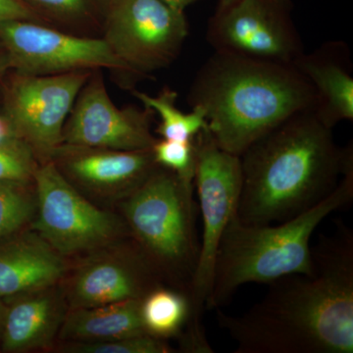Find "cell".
Returning a JSON list of instances; mask_svg holds the SVG:
<instances>
[{"instance_id": "1", "label": "cell", "mask_w": 353, "mask_h": 353, "mask_svg": "<svg viewBox=\"0 0 353 353\" xmlns=\"http://www.w3.org/2000/svg\"><path fill=\"white\" fill-rule=\"evenodd\" d=\"M314 272L270 283L239 316L215 309L236 353L353 352V234L343 222L312 248Z\"/></svg>"}, {"instance_id": "2", "label": "cell", "mask_w": 353, "mask_h": 353, "mask_svg": "<svg viewBox=\"0 0 353 353\" xmlns=\"http://www.w3.org/2000/svg\"><path fill=\"white\" fill-rule=\"evenodd\" d=\"M240 157L236 217L245 224H277L326 199L352 161L353 150L339 148L333 130L308 110L274 128Z\"/></svg>"}, {"instance_id": "3", "label": "cell", "mask_w": 353, "mask_h": 353, "mask_svg": "<svg viewBox=\"0 0 353 353\" xmlns=\"http://www.w3.org/2000/svg\"><path fill=\"white\" fill-rule=\"evenodd\" d=\"M188 101L205 114L217 145L241 157L292 116L314 111L316 95L294 65L215 51L194 77Z\"/></svg>"}, {"instance_id": "4", "label": "cell", "mask_w": 353, "mask_h": 353, "mask_svg": "<svg viewBox=\"0 0 353 353\" xmlns=\"http://www.w3.org/2000/svg\"><path fill=\"white\" fill-rule=\"evenodd\" d=\"M341 176L326 199L285 222L250 225L234 216L216 256L208 310L224 306L248 283L270 284L285 276L313 274L311 236L323 220L352 201L353 160Z\"/></svg>"}, {"instance_id": "5", "label": "cell", "mask_w": 353, "mask_h": 353, "mask_svg": "<svg viewBox=\"0 0 353 353\" xmlns=\"http://www.w3.org/2000/svg\"><path fill=\"white\" fill-rule=\"evenodd\" d=\"M194 185L158 166L123 201V216L134 243L160 281L189 296L199 254Z\"/></svg>"}, {"instance_id": "6", "label": "cell", "mask_w": 353, "mask_h": 353, "mask_svg": "<svg viewBox=\"0 0 353 353\" xmlns=\"http://www.w3.org/2000/svg\"><path fill=\"white\" fill-rule=\"evenodd\" d=\"M194 190L201 216V236L196 271L190 284V318L185 329L204 332L202 315L208 310L216 256L225 230L236 215L243 172L241 157L221 148L209 129L194 139Z\"/></svg>"}, {"instance_id": "7", "label": "cell", "mask_w": 353, "mask_h": 353, "mask_svg": "<svg viewBox=\"0 0 353 353\" xmlns=\"http://www.w3.org/2000/svg\"><path fill=\"white\" fill-rule=\"evenodd\" d=\"M32 182L37 208L32 230L60 254L94 252L130 234L124 220L88 201L52 162L39 164Z\"/></svg>"}, {"instance_id": "8", "label": "cell", "mask_w": 353, "mask_h": 353, "mask_svg": "<svg viewBox=\"0 0 353 353\" xmlns=\"http://www.w3.org/2000/svg\"><path fill=\"white\" fill-rule=\"evenodd\" d=\"M188 36L185 12L161 0H108L101 38L137 79L174 63Z\"/></svg>"}, {"instance_id": "9", "label": "cell", "mask_w": 353, "mask_h": 353, "mask_svg": "<svg viewBox=\"0 0 353 353\" xmlns=\"http://www.w3.org/2000/svg\"><path fill=\"white\" fill-rule=\"evenodd\" d=\"M0 46L12 71L50 76L108 70L122 79L121 83L129 90L138 80L101 37L80 36L31 21H12L0 24Z\"/></svg>"}, {"instance_id": "10", "label": "cell", "mask_w": 353, "mask_h": 353, "mask_svg": "<svg viewBox=\"0 0 353 353\" xmlns=\"http://www.w3.org/2000/svg\"><path fill=\"white\" fill-rule=\"evenodd\" d=\"M92 72L39 76L9 70L4 77L0 109L39 164L63 143L65 123Z\"/></svg>"}, {"instance_id": "11", "label": "cell", "mask_w": 353, "mask_h": 353, "mask_svg": "<svg viewBox=\"0 0 353 353\" xmlns=\"http://www.w3.org/2000/svg\"><path fill=\"white\" fill-rule=\"evenodd\" d=\"M206 39L219 52L294 65L303 54L289 0H240L209 21Z\"/></svg>"}, {"instance_id": "12", "label": "cell", "mask_w": 353, "mask_h": 353, "mask_svg": "<svg viewBox=\"0 0 353 353\" xmlns=\"http://www.w3.org/2000/svg\"><path fill=\"white\" fill-rule=\"evenodd\" d=\"M154 115L145 106L118 108L108 94L103 71L95 70L67 118L63 143L126 152L152 150L157 141L152 132Z\"/></svg>"}, {"instance_id": "13", "label": "cell", "mask_w": 353, "mask_h": 353, "mask_svg": "<svg viewBox=\"0 0 353 353\" xmlns=\"http://www.w3.org/2000/svg\"><path fill=\"white\" fill-rule=\"evenodd\" d=\"M50 161L85 196H129L157 167L152 150H126L62 143Z\"/></svg>"}, {"instance_id": "14", "label": "cell", "mask_w": 353, "mask_h": 353, "mask_svg": "<svg viewBox=\"0 0 353 353\" xmlns=\"http://www.w3.org/2000/svg\"><path fill=\"white\" fill-rule=\"evenodd\" d=\"M161 281L136 243L79 267L63 290L70 308L141 299Z\"/></svg>"}, {"instance_id": "15", "label": "cell", "mask_w": 353, "mask_h": 353, "mask_svg": "<svg viewBox=\"0 0 353 353\" xmlns=\"http://www.w3.org/2000/svg\"><path fill=\"white\" fill-rule=\"evenodd\" d=\"M58 285L14 296L2 319V348L26 352L50 347L61 329L68 303Z\"/></svg>"}, {"instance_id": "16", "label": "cell", "mask_w": 353, "mask_h": 353, "mask_svg": "<svg viewBox=\"0 0 353 353\" xmlns=\"http://www.w3.org/2000/svg\"><path fill=\"white\" fill-rule=\"evenodd\" d=\"M312 85L314 111L325 126L333 130L343 121L353 120V75L350 50L341 41L323 44L304 52L294 63Z\"/></svg>"}, {"instance_id": "17", "label": "cell", "mask_w": 353, "mask_h": 353, "mask_svg": "<svg viewBox=\"0 0 353 353\" xmlns=\"http://www.w3.org/2000/svg\"><path fill=\"white\" fill-rule=\"evenodd\" d=\"M67 270L64 255L32 230L0 248V297L58 285Z\"/></svg>"}, {"instance_id": "18", "label": "cell", "mask_w": 353, "mask_h": 353, "mask_svg": "<svg viewBox=\"0 0 353 353\" xmlns=\"http://www.w3.org/2000/svg\"><path fill=\"white\" fill-rule=\"evenodd\" d=\"M141 299H127L94 307L70 308L60 329L66 343L128 338L148 334L141 315Z\"/></svg>"}, {"instance_id": "19", "label": "cell", "mask_w": 353, "mask_h": 353, "mask_svg": "<svg viewBox=\"0 0 353 353\" xmlns=\"http://www.w3.org/2000/svg\"><path fill=\"white\" fill-rule=\"evenodd\" d=\"M46 23L62 31L101 37L108 0H25Z\"/></svg>"}, {"instance_id": "20", "label": "cell", "mask_w": 353, "mask_h": 353, "mask_svg": "<svg viewBox=\"0 0 353 353\" xmlns=\"http://www.w3.org/2000/svg\"><path fill=\"white\" fill-rule=\"evenodd\" d=\"M190 310L189 296L180 290L159 285L141 299L143 328L162 340L181 336L190 321Z\"/></svg>"}, {"instance_id": "21", "label": "cell", "mask_w": 353, "mask_h": 353, "mask_svg": "<svg viewBox=\"0 0 353 353\" xmlns=\"http://www.w3.org/2000/svg\"><path fill=\"white\" fill-rule=\"evenodd\" d=\"M130 92L160 118L155 130L160 138L175 141H194L202 130L208 129L205 114L199 108H192L190 113L176 106L178 92L170 87H164L155 97L132 88Z\"/></svg>"}, {"instance_id": "22", "label": "cell", "mask_w": 353, "mask_h": 353, "mask_svg": "<svg viewBox=\"0 0 353 353\" xmlns=\"http://www.w3.org/2000/svg\"><path fill=\"white\" fill-rule=\"evenodd\" d=\"M37 199L32 181H0V240L34 219Z\"/></svg>"}, {"instance_id": "23", "label": "cell", "mask_w": 353, "mask_h": 353, "mask_svg": "<svg viewBox=\"0 0 353 353\" xmlns=\"http://www.w3.org/2000/svg\"><path fill=\"white\" fill-rule=\"evenodd\" d=\"M67 353H170L173 348L166 340L148 334L128 338L66 343L59 347Z\"/></svg>"}, {"instance_id": "24", "label": "cell", "mask_w": 353, "mask_h": 353, "mask_svg": "<svg viewBox=\"0 0 353 353\" xmlns=\"http://www.w3.org/2000/svg\"><path fill=\"white\" fill-rule=\"evenodd\" d=\"M152 152L158 166L174 172L185 183L194 185L196 150L194 141L157 139Z\"/></svg>"}, {"instance_id": "25", "label": "cell", "mask_w": 353, "mask_h": 353, "mask_svg": "<svg viewBox=\"0 0 353 353\" xmlns=\"http://www.w3.org/2000/svg\"><path fill=\"white\" fill-rule=\"evenodd\" d=\"M39 164L24 143L0 148V181H32Z\"/></svg>"}, {"instance_id": "26", "label": "cell", "mask_w": 353, "mask_h": 353, "mask_svg": "<svg viewBox=\"0 0 353 353\" xmlns=\"http://www.w3.org/2000/svg\"><path fill=\"white\" fill-rule=\"evenodd\" d=\"M12 21H31L48 25L25 0H0V24Z\"/></svg>"}, {"instance_id": "27", "label": "cell", "mask_w": 353, "mask_h": 353, "mask_svg": "<svg viewBox=\"0 0 353 353\" xmlns=\"http://www.w3.org/2000/svg\"><path fill=\"white\" fill-rule=\"evenodd\" d=\"M22 139L6 113L0 109V148L22 145ZM25 145V143H24Z\"/></svg>"}, {"instance_id": "28", "label": "cell", "mask_w": 353, "mask_h": 353, "mask_svg": "<svg viewBox=\"0 0 353 353\" xmlns=\"http://www.w3.org/2000/svg\"><path fill=\"white\" fill-rule=\"evenodd\" d=\"M161 1L176 11L185 12V9L196 2L197 0H161Z\"/></svg>"}, {"instance_id": "29", "label": "cell", "mask_w": 353, "mask_h": 353, "mask_svg": "<svg viewBox=\"0 0 353 353\" xmlns=\"http://www.w3.org/2000/svg\"><path fill=\"white\" fill-rule=\"evenodd\" d=\"M9 70L10 68H9L8 59H7L6 51L0 46V94H1L2 82H3L4 77L8 73Z\"/></svg>"}, {"instance_id": "30", "label": "cell", "mask_w": 353, "mask_h": 353, "mask_svg": "<svg viewBox=\"0 0 353 353\" xmlns=\"http://www.w3.org/2000/svg\"><path fill=\"white\" fill-rule=\"evenodd\" d=\"M238 1H240V0H218V6L215 13L223 12Z\"/></svg>"}]
</instances>
